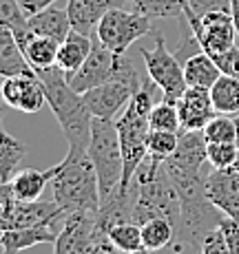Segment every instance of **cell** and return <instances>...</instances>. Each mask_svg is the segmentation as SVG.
Listing matches in <instances>:
<instances>
[{
  "label": "cell",
  "instance_id": "6da1fadb",
  "mask_svg": "<svg viewBox=\"0 0 239 254\" xmlns=\"http://www.w3.org/2000/svg\"><path fill=\"white\" fill-rule=\"evenodd\" d=\"M36 75L40 77L42 86H45L47 104L51 106L56 120L60 122V128L67 137L69 148L86 150L91 139V124H93V115H91L89 106L84 104L82 93L73 91L67 73L60 66H49V69H33Z\"/></svg>",
  "mask_w": 239,
  "mask_h": 254
},
{
  "label": "cell",
  "instance_id": "7a4b0ae2",
  "mask_svg": "<svg viewBox=\"0 0 239 254\" xmlns=\"http://www.w3.org/2000/svg\"><path fill=\"white\" fill-rule=\"evenodd\" d=\"M131 194V219L133 223H146L149 219H170L177 228L179 221V197L170 182L164 162H153L146 157L138 168L129 188Z\"/></svg>",
  "mask_w": 239,
  "mask_h": 254
},
{
  "label": "cell",
  "instance_id": "3957f363",
  "mask_svg": "<svg viewBox=\"0 0 239 254\" xmlns=\"http://www.w3.org/2000/svg\"><path fill=\"white\" fill-rule=\"evenodd\" d=\"M51 190L53 199L67 214L80 210H100V182L86 150L69 148L67 157L58 164V173L51 179Z\"/></svg>",
  "mask_w": 239,
  "mask_h": 254
},
{
  "label": "cell",
  "instance_id": "277c9868",
  "mask_svg": "<svg viewBox=\"0 0 239 254\" xmlns=\"http://www.w3.org/2000/svg\"><path fill=\"white\" fill-rule=\"evenodd\" d=\"M155 91H159V89L155 86L153 80H149L142 89L131 97L126 109L115 120L118 135H120V146H122V159H124V173H122L120 188H124V190L131 188L135 173H138V168L146 159V139H149V133H151L149 115L155 104L153 102Z\"/></svg>",
  "mask_w": 239,
  "mask_h": 254
},
{
  "label": "cell",
  "instance_id": "5b68a950",
  "mask_svg": "<svg viewBox=\"0 0 239 254\" xmlns=\"http://www.w3.org/2000/svg\"><path fill=\"white\" fill-rule=\"evenodd\" d=\"M86 153H89L91 162L95 166L97 182H100V201H102L122 184V173H124V159H122V146H120L115 120L93 117Z\"/></svg>",
  "mask_w": 239,
  "mask_h": 254
},
{
  "label": "cell",
  "instance_id": "8992f818",
  "mask_svg": "<svg viewBox=\"0 0 239 254\" xmlns=\"http://www.w3.org/2000/svg\"><path fill=\"white\" fill-rule=\"evenodd\" d=\"M151 22H153L151 18L133 11V9L115 7L100 20L95 29V38L104 49L118 53V56H124L129 47L135 45L140 38L153 33Z\"/></svg>",
  "mask_w": 239,
  "mask_h": 254
},
{
  "label": "cell",
  "instance_id": "52a82bcc",
  "mask_svg": "<svg viewBox=\"0 0 239 254\" xmlns=\"http://www.w3.org/2000/svg\"><path fill=\"white\" fill-rule=\"evenodd\" d=\"M142 60L149 73V80L162 93V100L177 102L186 91V77H184V64L173 51L166 49V42L159 33H153V47L142 49Z\"/></svg>",
  "mask_w": 239,
  "mask_h": 254
},
{
  "label": "cell",
  "instance_id": "ba28073f",
  "mask_svg": "<svg viewBox=\"0 0 239 254\" xmlns=\"http://www.w3.org/2000/svg\"><path fill=\"white\" fill-rule=\"evenodd\" d=\"M184 20L188 22V29L197 40L199 49L206 51L208 56L237 47V29L231 11H208L204 16H195L186 4Z\"/></svg>",
  "mask_w": 239,
  "mask_h": 254
},
{
  "label": "cell",
  "instance_id": "9c48e42d",
  "mask_svg": "<svg viewBox=\"0 0 239 254\" xmlns=\"http://www.w3.org/2000/svg\"><path fill=\"white\" fill-rule=\"evenodd\" d=\"M97 226L95 212L80 210L69 212L58 230L53 252L56 254H95L97 250Z\"/></svg>",
  "mask_w": 239,
  "mask_h": 254
},
{
  "label": "cell",
  "instance_id": "30bf717a",
  "mask_svg": "<svg viewBox=\"0 0 239 254\" xmlns=\"http://www.w3.org/2000/svg\"><path fill=\"white\" fill-rule=\"evenodd\" d=\"M206 194L226 217L239 219V168H213L206 177Z\"/></svg>",
  "mask_w": 239,
  "mask_h": 254
},
{
  "label": "cell",
  "instance_id": "8fae6325",
  "mask_svg": "<svg viewBox=\"0 0 239 254\" xmlns=\"http://www.w3.org/2000/svg\"><path fill=\"white\" fill-rule=\"evenodd\" d=\"M133 95V89L122 84V82H106V84L82 93L91 115L100 117V120H115V115L126 109Z\"/></svg>",
  "mask_w": 239,
  "mask_h": 254
},
{
  "label": "cell",
  "instance_id": "7c38bea8",
  "mask_svg": "<svg viewBox=\"0 0 239 254\" xmlns=\"http://www.w3.org/2000/svg\"><path fill=\"white\" fill-rule=\"evenodd\" d=\"M175 104H177L182 130H202L217 113L211 100V89H202V86H186V91Z\"/></svg>",
  "mask_w": 239,
  "mask_h": 254
},
{
  "label": "cell",
  "instance_id": "4fadbf2b",
  "mask_svg": "<svg viewBox=\"0 0 239 254\" xmlns=\"http://www.w3.org/2000/svg\"><path fill=\"white\" fill-rule=\"evenodd\" d=\"M129 0H67L71 27L84 36H95L100 20L115 7H126Z\"/></svg>",
  "mask_w": 239,
  "mask_h": 254
},
{
  "label": "cell",
  "instance_id": "5bb4252c",
  "mask_svg": "<svg viewBox=\"0 0 239 254\" xmlns=\"http://www.w3.org/2000/svg\"><path fill=\"white\" fill-rule=\"evenodd\" d=\"M60 226H29L0 232V254H18L40 243H56Z\"/></svg>",
  "mask_w": 239,
  "mask_h": 254
},
{
  "label": "cell",
  "instance_id": "9a60e30c",
  "mask_svg": "<svg viewBox=\"0 0 239 254\" xmlns=\"http://www.w3.org/2000/svg\"><path fill=\"white\" fill-rule=\"evenodd\" d=\"M27 29L33 36H45V38H53V40L62 42L71 33L73 27L69 20V13H67V7L60 9V7H56V4H51V7L29 16Z\"/></svg>",
  "mask_w": 239,
  "mask_h": 254
},
{
  "label": "cell",
  "instance_id": "2e32d148",
  "mask_svg": "<svg viewBox=\"0 0 239 254\" xmlns=\"http://www.w3.org/2000/svg\"><path fill=\"white\" fill-rule=\"evenodd\" d=\"M56 173H58V164L47 170H36V168L18 170L13 175V179L9 182L13 190V197L20 199V201H38L40 194L45 192V188L51 184Z\"/></svg>",
  "mask_w": 239,
  "mask_h": 254
},
{
  "label": "cell",
  "instance_id": "e0dca14e",
  "mask_svg": "<svg viewBox=\"0 0 239 254\" xmlns=\"http://www.w3.org/2000/svg\"><path fill=\"white\" fill-rule=\"evenodd\" d=\"M91 49H93V38L71 29V33L60 42V49H58V66L67 73V77H71L84 64Z\"/></svg>",
  "mask_w": 239,
  "mask_h": 254
},
{
  "label": "cell",
  "instance_id": "ac0fdd59",
  "mask_svg": "<svg viewBox=\"0 0 239 254\" xmlns=\"http://www.w3.org/2000/svg\"><path fill=\"white\" fill-rule=\"evenodd\" d=\"M31 64L24 58L16 36L9 27H0V77L31 73Z\"/></svg>",
  "mask_w": 239,
  "mask_h": 254
},
{
  "label": "cell",
  "instance_id": "d6986e66",
  "mask_svg": "<svg viewBox=\"0 0 239 254\" xmlns=\"http://www.w3.org/2000/svg\"><path fill=\"white\" fill-rule=\"evenodd\" d=\"M184 64V77H186L188 86H202V89H211L213 84L219 80L222 71L215 64L213 56H208L206 51H195L186 60L182 62Z\"/></svg>",
  "mask_w": 239,
  "mask_h": 254
},
{
  "label": "cell",
  "instance_id": "ffe728a7",
  "mask_svg": "<svg viewBox=\"0 0 239 254\" xmlns=\"http://www.w3.org/2000/svg\"><path fill=\"white\" fill-rule=\"evenodd\" d=\"M24 157H27V146L9 135L0 124V182H11Z\"/></svg>",
  "mask_w": 239,
  "mask_h": 254
},
{
  "label": "cell",
  "instance_id": "44dd1931",
  "mask_svg": "<svg viewBox=\"0 0 239 254\" xmlns=\"http://www.w3.org/2000/svg\"><path fill=\"white\" fill-rule=\"evenodd\" d=\"M20 49H22L24 58H27V62L31 64V69H49V66L58 64L60 42L53 40V38L31 36Z\"/></svg>",
  "mask_w": 239,
  "mask_h": 254
},
{
  "label": "cell",
  "instance_id": "7402d4cb",
  "mask_svg": "<svg viewBox=\"0 0 239 254\" xmlns=\"http://www.w3.org/2000/svg\"><path fill=\"white\" fill-rule=\"evenodd\" d=\"M211 100L217 113L237 115L239 113V77L219 75V80L211 86Z\"/></svg>",
  "mask_w": 239,
  "mask_h": 254
},
{
  "label": "cell",
  "instance_id": "603a6c76",
  "mask_svg": "<svg viewBox=\"0 0 239 254\" xmlns=\"http://www.w3.org/2000/svg\"><path fill=\"white\" fill-rule=\"evenodd\" d=\"M45 104H47L45 86H42L40 77L36 75V71L22 73L20 75V97H18L16 111L33 115V113H38Z\"/></svg>",
  "mask_w": 239,
  "mask_h": 254
},
{
  "label": "cell",
  "instance_id": "cb8c5ba5",
  "mask_svg": "<svg viewBox=\"0 0 239 254\" xmlns=\"http://www.w3.org/2000/svg\"><path fill=\"white\" fill-rule=\"evenodd\" d=\"M142 241L144 250L149 252L164 250L166 246L175 243V223L164 217L149 219L146 223H142Z\"/></svg>",
  "mask_w": 239,
  "mask_h": 254
},
{
  "label": "cell",
  "instance_id": "d4e9b609",
  "mask_svg": "<svg viewBox=\"0 0 239 254\" xmlns=\"http://www.w3.org/2000/svg\"><path fill=\"white\" fill-rule=\"evenodd\" d=\"M131 9L151 20L159 18H184L188 0H129Z\"/></svg>",
  "mask_w": 239,
  "mask_h": 254
},
{
  "label": "cell",
  "instance_id": "484cf974",
  "mask_svg": "<svg viewBox=\"0 0 239 254\" xmlns=\"http://www.w3.org/2000/svg\"><path fill=\"white\" fill-rule=\"evenodd\" d=\"M106 239H109L113 246H118L120 250L131 252V254L144 250L142 226H140V223H133V221L118 223V226L109 228V232H106Z\"/></svg>",
  "mask_w": 239,
  "mask_h": 254
},
{
  "label": "cell",
  "instance_id": "4316f807",
  "mask_svg": "<svg viewBox=\"0 0 239 254\" xmlns=\"http://www.w3.org/2000/svg\"><path fill=\"white\" fill-rule=\"evenodd\" d=\"M179 141V133L173 130H151L146 139V157L153 162H166L175 153Z\"/></svg>",
  "mask_w": 239,
  "mask_h": 254
},
{
  "label": "cell",
  "instance_id": "83f0119b",
  "mask_svg": "<svg viewBox=\"0 0 239 254\" xmlns=\"http://www.w3.org/2000/svg\"><path fill=\"white\" fill-rule=\"evenodd\" d=\"M149 124H151V130H173V133H179L182 124H179L177 104L168 100H159L151 109Z\"/></svg>",
  "mask_w": 239,
  "mask_h": 254
},
{
  "label": "cell",
  "instance_id": "f1b7e54d",
  "mask_svg": "<svg viewBox=\"0 0 239 254\" xmlns=\"http://www.w3.org/2000/svg\"><path fill=\"white\" fill-rule=\"evenodd\" d=\"M202 133H204V137H206L208 144H213V141H235L237 144V128H235L233 115L217 113L202 128Z\"/></svg>",
  "mask_w": 239,
  "mask_h": 254
},
{
  "label": "cell",
  "instance_id": "f546056e",
  "mask_svg": "<svg viewBox=\"0 0 239 254\" xmlns=\"http://www.w3.org/2000/svg\"><path fill=\"white\" fill-rule=\"evenodd\" d=\"M237 153H239V146L235 141H213L206 148L208 164L213 168H231V166H235Z\"/></svg>",
  "mask_w": 239,
  "mask_h": 254
},
{
  "label": "cell",
  "instance_id": "4dcf8cb0",
  "mask_svg": "<svg viewBox=\"0 0 239 254\" xmlns=\"http://www.w3.org/2000/svg\"><path fill=\"white\" fill-rule=\"evenodd\" d=\"M0 27H9L13 33L27 29V16L18 0H0Z\"/></svg>",
  "mask_w": 239,
  "mask_h": 254
},
{
  "label": "cell",
  "instance_id": "1f68e13d",
  "mask_svg": "<svg viewBox=\"0 0 239 254\" xmlns=\"http://www.w3.org/2000/svg\"><path fill=\"white\" fill-rule=\"evenodd\" d=\"M202 254H231V248H228V241L224 237L222 228H215L204 237L202 246H199Z\"/></svg>",
  "mask_w": 239,
  "mask_h": 254
},
{
  "label": "cell",
  "instance_id": "d6a6232c",
  "mask_svg": "<svg viewBox=\"0 0 239 254\" xmlns=\"http://www.w3.org/2000/svg\"><path fill=\"white\" fill-rule=\"evenodd\" d=\"M213 60H215V64L219 66V71L224 75L239 77V47H233L224 53H215Z\"/></svg>",
  "mask_w": 239,
  "mask_h": 254
},
{
  "label": "cell",
  "instance_id": "836d02e7",
  "mask_svg": "<svg viewBox=\"0 0 239 254\" xmlns=\"http://www.w3.org/2000/svg\"><path fill=\"white\" fill-rule=\"evenodd\" d=\"M188 9L195 16H204L208 11H231V0H188Z\"/></svg>",
  "mask_w": 239,
  "mask_h": 254
},
{
  "label": "cell",
  "instance_id": "e575fe53",
  "mask_svg": "<svg viewBox=\"0 0 239 254\" xmlns=\"http://www.w3.org/2000/svg\"><path fill=\"white\" fill-rule=\"evenodd\" d=\"M219 228H222L224 237H226V241H228L231 254H239V219L226 217V214H224Z\"/></svg>",
  "mask_w": 239,
  "mask_h": 254
},
{
  "label": "cell",
  "instance_id": "d590c367",
  "mask_svg": "<svg viewBox=\"0 0 239 254\" xmlns=\"http://www.w3.org/2000/svg\"><path fill=\"white\" fill-rule=\"evenodd\" d=\"M58 0H18V4L22 7V11H24V16H33V13H38V11H42V9H47V7H51V4H56Z\"/></svg>",
  "mask_w": 239,
  "mask_h": 254
},
{
  "label": "cell",
  "instance_id": "8d00e7d4",
  "mask_svg": "<svg viewBox=\"0 0 239 254\" xmlns=\"http://www.w3.org/2000/svg\"><path fill=\"white\" fill-rule=\"evenodd\" d=\"M95 254H131V252L120 250V248H118V246H113V243H111L106 237H102L100 241H97V250H95Z\"/></svg>",
  "mask_w": 239,
  "mask_h": 254
},
{
  "label": "cell",
  "instance_id": "74e56055",
  "mask_svg": "<svg viewBox=\"0 0 239 254\" xmlns=\"http://www.w3.org/2000/svg\"><path fill=\"white\" fill-rule=\"evenodd\" d=\"M231 13H233V20H235V29H237V47H239V0H231Z\"/></svg>",
  "mask_w": 239,
  "mask_h": 254
},
{
  "label": "cell",
  "instance_id": "f35d334b",
  "mask_svg": "<svg viewBox=\"0 0 239 254\" xmlns=\"http://www.w3.org/2000/svg\"><path fill=\"white\" fill-rule=\"evenodd\" d=\"M233 120H235V128H237V146H239V113L233 115Z\"/></svg>",
  "mask_w": 239,
  "mask_h": 254
},
{
  "label": "cell",
  "instance_id": "ab89813d",
  "mask_svg": "<svg viewBox=\"0 0 239 254\" xmlns=\"http://www.w3.org/2000/svg\"><path fill=\"white\" fill-rule=\"evenodd\" d=\"M0 102H2V77H0Z\"/></svg>",
  "mask_w": 239,
  "mask_h": 254
},
{
  "label": "cell",
  "instance_id": "60d3db41",
  "mask_svg": "<svg viewBox=\"0 0 239 254\" xmlns=\"http://www.w3.org/2000/svg\"><path fill=\"white\" fill-rule=\"evenodd\" d=\"M133 254H151L149 250H140V252H133Z\"/></svg>",
  "mask_w": 239,
  "mask_h": 254
},
{
  "label": "cell",
  "instance_id": "b9f144b4",
  "mask_svg": "<svg viewBox=\"0 0 239 254\" xmlns=\"http://www.w3.org/2000/svg\"><path fill=\"white\" fill-rule=\"evenodd\" d=\"M235 166H237V168H239V153H237V162H235Z\"/></svg>",
  "mask_w": 239,
  "mask_h": 254
}]
</instances>
